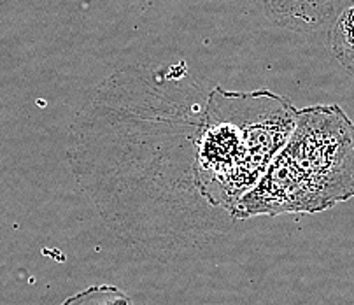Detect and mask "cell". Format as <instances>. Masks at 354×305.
I'll use <instances>...</instances> for the list:
<instances>
[{"label":"cell","instance_id":"3","mask_svg":"<svg viewBox=\"0 0 354 305\" xmlns=\"http://www.w3.org/2000/svg\"><path fill=\"white\" fill-rule=\"evenodd\" d=\"M330 48L337 60L354 75V6L337 19L330 35Z\"/></svg>","mask_w":354,"mask_h":305},{"label":"cell","instance_id":"4","mask_svg":"<svg viewBox=\"0 0 354 305\" xmlns=\"http://www.w3.org/2000/svg\"><path fill=\"white\" fill-rule=\"evenodd\" d=\"M60 305H136L129 295L113 284H97L65 298Z\"/></svg>","mask_w":354,"mask_h":305},{"label":"cell","instance_id":"2","mask_svg":"<svg viewBox=\"0 0 354 305\" xmlns=\"http://www.w3.org/2000/svg\"><path fill=\"white\" fill-rule=\"evenodd\" d=\"M354 198V123L337 104L298 111L286 144L242 196L235 221L257 216L317 214Z\"/></svg>","mask_w":354,"mask_h":305},{"label":"cell","instance_id":"1","mask_svg":"<svg viewBox=\"0 0 354 305\" xmlns=\"http://www.w3.org/2000/svg\"><path fill=\"white\" fill-rule=\"evenodd\" d=\"M298 109L261 88H207L185 64L129 65L93 88L67 139L74 179L107 228L177 257L235 225V209L286 144Z\"/></svg>","mask_w":354,"mask_h":305}]
</instances>
